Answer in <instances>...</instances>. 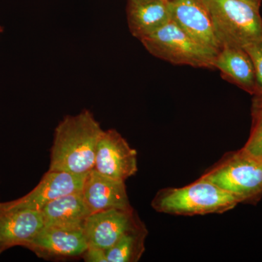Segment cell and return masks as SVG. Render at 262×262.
I'll return each instance as SVG.
<instances>
[{"instance_id": "10", "label": "cell", "mask_w": 262, "mask_h": 262, "mask_svg": "<svg viewBox=\"0 0 262 262\" xmlns=\"http://www.w3.org/2000/svg\"><path fill=\"white\" fill-rule=\"evenodd\" d=\"M81 192L91 214L110 209H133L125 182L110 178L94 169L86 174Z\"/></svg>"}, {"instance_id": "6", "label": "cell", "mask_w": 262, "mask_h": 262, "mask_svg": "<svg viewBox=\"0 0 262 262\" xmlns=\"http://www.w3.org/2000/svg\"><path fill=\"white\" fill-rule=\"evenodd\" d=\"M85 177L86 174L48 170L37 187L28 194L15 201L0 203V213L24 209L41 211L43 207L60 196L81 192Z\"/></svg>"}, {"instance_id": "2", "label": "cell", "mask_w": 262, "mask_h": 262, "mask_svg": "<svg viewBox=\"0 0 262 262\" xmlns=\"http://www.w3.org/2000/svg\"><path fill=\"white\" fill-rule=\"evenodd\" d=\"M239 203L235 196L201 177L186 187L161 189L151 207L167 214L195 215L223 213Z\"/></svg>"}, {"instance_id": "23", "label": "cell", "mask_w": 262, "mask_h": 262, "mask_svg": "<svg viewBox=\"0 0 262 262\" xmlns=\"http://www.w3.org/2000/svg\"><path fill=\"white\" fill-rule=\"evenodd\" d=\"M165 1L171 2L173 1V0H165Z\"/></svg>"}, {"instance_id": "15", "label": "cell", "mask_w": 262, "mask_h": 262, "mask_svg": "<svg viewBox=\"0 0 262 262\" xmlns=\"http://www.w3.org/2000/svg\"><path fill=\"white\" fill-rule=\"evenodd\" d=\"M40 211L45 227H84L86 219L91 214L81 192L60 196Z\"/></svg>"}, {"instance_id": "12", "label": "cell", "mask_w": 262, "mask_h": 262, "mask_svg": "<svg viewBox=\"0 0 262 262\" xmlns=\"http://www.w3.org/2000/svg\"><path fill=\"white\" fill-rule=\"evenodd\" d=\"M129 30L139 40L171 21V2L165 0H127Z\"/></svg>"}, {"instance_id": "5", "label": "cell", "mask_w": 262, "mask_h": 262, "mask_svg": "<svg viewBox=\"0 0 262 262\" xmlns=\"http://www.w3.org/2000/svg\"><path fill=\"white\" fill-rule=\"evenodd\" d=\"M201 178L229 193L239 203L262 193V162L242 149L226 156Z\"/></svg>"}, {"instance_id": "11", "label": "cell", "mask_w": 262, "mask_h": 262, "mask_svg": "<svg viewBox=\"0 0 262 262\" xmlns=\"http://www.w3.org/2000/svg\"><path fill=\"white\" fill-rule=\"evenodd\" d=\"M172 21L196 42L219 53L220 43L215 36L211 16L202 0L171 1Z\"/></svg>"}, {"instance_id": "13", "label": "cell", "mask_w": 262, "mask_h": 262, "mask_svg": "<svg viewBox=\"0 0 262 262\" xmlns=\"http://www.w3.org/2000/svg\"><path fill=\"white\" fill-rule=\"evenodd\" d=\"M45 227L40 211L19 210L0 213V247L20 246L27 248Z\"/></svg>"}, {"instance_id": "16", "label": "cell", "mask_w": 262, "mask_h": 262, "mask_svg": "<svg viewBox=\"0 0 262 262\" xmlns=\"http://www.w3.org/2000/svg\"><path fill=\"white\" fill-rule=\"evenodd\" d=\"M147 230L145 225L129 231L122 236L114 246L106 250L108 262H136L145 251Z\"/></svg>"}, {"instance_id": "19", "label": "cell", "mask_w": 262, "mask_h": 262, "mask_svg": "<svg viewBox=\"0 0 262 262\" xmlns=\"http://www.w3.org/2000/svg\"><path fill=\"white\" fill-rule=\"evenodd\" d=\"M82 256L84 261L108 262L106 251L101 248L89 247Z\"/></svg>"}, {"instance_id": "4", "label": "cell", "mask_w": 262, "mask_h": 262, "mask_svg": "<svg viewBox=\"0 0 262 262\" xmlns=\"http://www.w3.org/2000/svg\"><path fill=\"white\" fill-rule=\"evenodd\" d=\"M140 41L150 54L173 64L214 69L218 53L196 42L172 20Z\"/></svg>"}, {"instance_id": "8", "label": "cell", "mask_w": 262, "mask_h": 262, "mask_svg": "<svg viewBox=\"0 0 262 262\" xmlns=\"http://www.w3.org/2000/svg\"><path fill=\"white\" fill-rule=\"evenodd\" d=\"M144 225L130 210L110 209L91 213L84 224L89 247L108 250L123 234Z\"/></svg>"}, {"instance_id": "7", "label": "cell", "mask_w": 262, "mask_h": 262, "mask_svg": "<svg viewBox=\"0 0 262 262\" xmlns=\"http://www.w3.org/2000/svg\"><path fill=\"white\" fill-rule=\"evenodd\" d=\"M94 170L125 182L138 171L137 152L117 130H103L96 147Z\"/></svg>"}, {"instance_id": "14", "label": "cell", "mask_w": 262, "mask_h": 262, "mask_svg": "<svg viewBox=\"0 0 262 262\" xmlns=\"http://www.w3.org/2000/svg\"><path fill=\"white\" fill-rule=\"evenodd\" d=\"M214 69L220 71L224 78L246 92L253 96L257 94L256 72L252 60L244 48L223 46L215 56Z\"/></svg>"}, {"instance_id": "1", "label": "cell", "mask_w": 262, "mask_h": 262, "mask_svg": "<svg viewBox=\"0 0 262 262\" xmlns=\"http://www.w3.org/2000/svg\"><path fill=\"white\" fill-rule=\"evenodd\" d=\"M102 131L89 110L65 117L55 130L48 170L77 175L92 170Z\"/></svg>"}, {"instance_id": "22", "label": "cell", "mask_w": 262, "mask_h": 262, "mask_svg": "<svg viewBox=\"0 0 262 262\" xmlns=\"http://www.w3.org/2000/svg\"><path fill=\"white\" fill-rule=\"evenodd\" d=\"M3 250L2 249L1 247H0V253H1L2 252H3Z\"/></svg>"}, {"instance_id": "17", "label": "cell", "mask_w": 262, "mask_h": 262, "mask_svg": "<svg viewBox=\"0 0 262 262\" xmlns=\"http://www.w3.org/2000/svg\"><path fill=\"white\" fill-rule=\"evenodd\" d=\"M253 125L249 139L243 151L256 159L262 160V111L252 110Z\"/></svg>"}, {"instance_id": "3", "label": "cell", "mask_w": 262, "mask_h": 262, "mask_svg": "<svg viewBox=\"0 0 262 262\" xmlns=\"http://www.w3.org/2000/svg\"><path fill=\"white\" fill-rule=\"evenodd\" d=\"M223 46L245 48L262 39L259 9L244 0H202Z\"/></svg>"}, {"instance_id": "18", "label": "cell", "mask_w": 262, "mask_h": 262, "mask_svg": "<svg viewBox=\"0 0 262 262\" xmlns=\"http://www.w3.org/2000/svg\"><path fill=\"white\" fill-rule=\"evenodd\" d=\"M244 49L252 60L255 72H256V80H257L258 88L257 94H259L262 93V39L248 45Z\"/></svg>"}, {"instance_id": "21", "label": "cell", "mask_w": 262, "mask_h": 262, "mask_svg": "<svg viewBox=\"0 0 262 262\" xmlns=\"http://www.w3.org/2000/svg\"><path fill=\"white\" fill-rule=\"evenodd\" d=\"M244 1L247 2L250 4L253 5V6L256 7L258 9H260L262 3V0H244Z\"/></svg>"}, {"instance_id": "9", "label": "cell", "mask_w": 262, "mask_h": 262, "mask_svg": "<svg viewBox=\"0 0 262 262\" xmlns=\"http://www.w3.org/2000/svg\"><path fill=\"white\" fill-rule=\"evenodd\" d=\"M89 248L83 227H44L27 248L39 257H75Z\"/></svg>"}, {"instance_id": "20", "label": "cell", "mask_w": 262, "mask_h": 262, "mask_svg": "<svg viewBox=\"0 0 262 262\" xmlns=\"http://www.w3.org/2000/svg\"><path fill=\"white\" fill-rule=\"evenodd\" d=\"M252 110H261L262 111V93L254 95L253 98Z\"/></svg>"}, {"instance_id": "24", "label": "cell", "mask_w": 262, "mask_h": 262, "mask_svg": "<svg viewBox=\"0 0 262 262\" xmlns=\"http://www.w3.org/2000/svg\"><path fill=\"white\" fill-rule=\"evenodd\" d=\"M261 162H262V160H261Z\"/></svg>"}]
</instances>
